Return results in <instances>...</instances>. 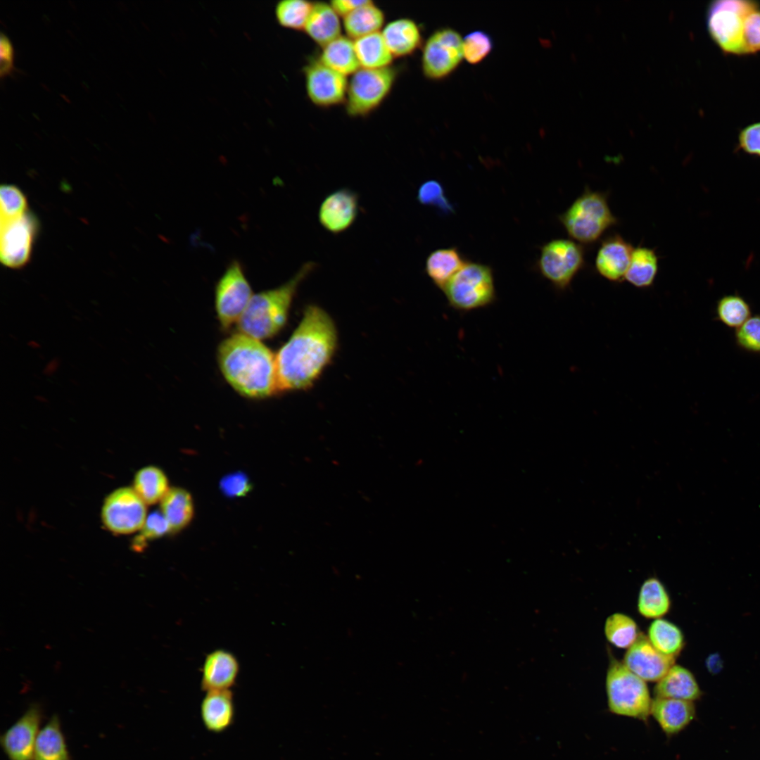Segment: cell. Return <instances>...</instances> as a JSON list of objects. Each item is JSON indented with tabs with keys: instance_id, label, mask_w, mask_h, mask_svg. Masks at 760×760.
<instances>
[{
	"instance_id": "ba28073f",
	"label": "cell",
	"mask_w": 760,
	"mask_h": 760,
	"mask_svg": "<svg viewBox=\"0 0 760 760\" xmlns=\"http://www.w3.org/2000/svg\"><path fill=\"white\" fill-rule=\"evenodd\" d=\"M398 70L391 66L369 69L360 68L348 80L344 103L350 117H365L379 108L393 89Z\"/></svg>"
},
{
	"instance_id": "ee69618b",
	"label": "cell",
	"mask_w": 760,
	"mask_h": 760,
	"mask_svg": "<svg viewBox=\"0 0 760 760\" xmlns=\"http://www.w3.org/2000/svg\"><path fill=\"white\" fill-rule=\"evenodd\" d=\"M738 145L744 152L760 157V122L747 125L740 131Z\"/></svg>"
},
{
	"instance_id": "ffe728a7",
	"label": "cell",
	"mask_w": 760,
	"mask_h": 760,
	"mask_svg": "<svg viewBox=\"0 0 760 760\" xmlns=\"http://www.w3.org/2000/svg\"><path fill=\"white\" fill-rule=\"evenodd\" d=\"M693 702L658 698L652 699L650 715L667 736L683 730L695 717Z\"/></svg>"
},
{
	"instance_id": "ac0fdd59",
	"label": "cell",
	"mask_w": 760,
	"mask_h": 760,
	"mask_svg": "<svg viewBox=\"0 0 760 760\" xmlns=\"http://www.w3.org/2000/svg\"><path fill=\"white\" fill-rule=\"evenodd\" d=\"M633 248L619 234L604 239L598 249L595 267L607 279L621 282L629 267Z\"/></svg>"
},
{
	"instance_id": "8fae6325",
	"label": "cell",
	"mask_w": 760,
	"mask_h": 760,
	"mask_svg": "<svg viewBox=\"0 0 760 760\" xmlns=\"http://www.w3.org/2000/svg\"><path fill=\"white\" fill-rule=\"evenodd\" d=\"M253 296L242 265L238 260L232 261L215 289V310L223 329L238 324Z\"/></svg>"
},
{
	"instance_id": "7dc6e473",
	"label": "cell",
	"mask_w": 760,
	"mask_h": 760,
	"mask_svg": "<svg viewBox=\"0 0 760 760\" xmlns=\"http://www.w3.org/2000/svg\"><path fill=\"white\" fill-rule=\"evenodd\" d=\"M369 0H333L330 5L341 17L344 18L357 8L367 4Z\"/></svg>"
},
{
	"instance_id": "c3c4849f",
	"label": "cell",
	"mask_w": 760,
	"mask_h": 760,
	"mask_svg": "<svg viewBox=\"0 0 760 760\" xmlns=\"http://www.w3.org/2000/svg\"><path fill=\"white\" fill-rule=\"evenodd\" d=\"M58 367V362L56 360H52L47 363L44 369V373L46 374H52L54 373Z\"/></svg>"
},
{
	"instance_id": "30bf717a",
	"label": "cell",
	"mask_w": 760,
	"mask_h": 760,
	"mask_svg": "<svg viewBox=\"0 0 760 760\" xmlns=\"http://www.w3.org/2000/svg\"><path fill=\"white\" fill-rule=\"evenodd\" d=\"M584 262V251L579 243L557 239L541 247L537 268L555 289L564 291L570 286Z\"/></svg>"
},
{
	"instance_id": "f35d334b",
	"label": "cell",
	"mask_w": 760,
	"mask_h": 760,
	"mask_svg": "<svg viewBox=\"0 0 760 760\" xmlns=\"http://www.w3.org/2000/svg\"><path fill=\"white\" fill-rule=\"evenodd\" d=\"M493 47V42L488 33L474 30L463 38V57L471 65L481 63L488 56Z\"/></svg>"
},
{
	"instance_id": "f546056e",
	"label": "cell",
	"mask_w": 760,
	"mask_h": 760,
	"mask_svg": "<svg viewBox=\"0 0 760 760\" xmlns=\"http://www.w3.org/2000/svg\"><path fill=\"white\" fill-rule=\"evenodd\" d=\"M353 41L360 68L379 69L391 66L394 57L381 32Z\"/></svg>"
},
{
	"instance_id": "7402d4cb",
	"label": "cell",
	"mask_w": 760,
	"mask_h": 760,
	"mask_svg": "<svg viewBox=\"0 0 760 760\" xmlns=\"http://www.w3.org/2000/svg\"><path fill=\"white\" fill-rule=\"evenodd\" d=\"M381 32L394 58L410 56L424 44L419 26L409 18L390 21Z\"/></svg>"
},
{
	"instance_id": "83f0119b",
	"label": "cell",
	"mask_w": 760,
	"mask_h": 760,
	"mask_svg": "<svg viewBox=\"0 0 760 760\" xmlns=\"http://www.w3.org/2000/svg\"><path fill=\"white\" fill-rule=\"evenodd\" d=\"M467 262L457 248H439L428 255L425 271L433 283L443 290L450 279Z\"/></svg>"
},
{
	"instance_id": "bcb514c9",
	"label": "cell",
	"mask_w": 760,
	"mask_h": 760,
	"mask_svg": "<svg viewBox=\"0 0 760 760\" xmlns=\"http://www.w3.org/2000/svg\"><path fill=\"white\" fill-rule=\"evenodd\" d=\"M13 49L10 39L3 32L0 34V75L3 77L13 68Z\"/></svg>"
},
{
	"instance_id": "52a82bcc",
	"label": "cell",
	"mask_w": 760,
	"mask_h": 760,
	"mask_svg": "<svg viewBox=\"0 0 760 760\" xmlns=\"http://www.w3.org/2000/svg\"><path fill=\"white\" fill-rule=\"evenodd\" d=\"M759 7L758 2L748 0H718L710 3L707 15V29L711 39L723 51L745 54V20Z\"/></svg>"
},
{
	"instance_id": "d6986e66",
	"label": "cell",
	"mask_w": 760,
	"mask_h": 760,
	"mask_svg": "<svg viewBox=\"0 0 760 760\" xmlns=\"http://www.w3.org/2000/svg\"><path fill=\"white\" fill-rule=\"evenodd\" d=\"M239 672V663L230 652L218 649L205 658L201 677V688L208 692L230 690Z\"/></svg>"
},
{
	"instance_id": "277c9868",
	"label": "cell",
	"mask_w": 760,
	"mask_h": 760,
	"mask_svg": "<svg viewBox=\"0 0 760 760\" xmlns=\"http://www.w3.org/2000/svg\"><path fill=\"white\" fill-rule=\"evenodd\" d=\"M571 238L579 243L590 244L617 223L612 213L607 194L586 188L559 216Z\"/></svg>"
},
{
	"instance_id": "74e56055",
	"label": "cell",
	"mask_w": 760,
	"mask_h": 760,
	"mask_svg": "<svg viewBox=\"0 0 760 760\" xmlns=\"http://www.w3.org/2000/svg\"><path fill=\"white\" fill-rule=\"evenodd\" d=\"M27 211V201L17 186L1 185L0 188V222L18 218Z\"/></svg>"
},
{
	"instance_id": "d4e9b609",
	"label": "cell",
	"mask_w": 760,
	"mask_h": 760,
	"mask_svg": "<svg viewBox=\"0 0 760 760\" xmlns=\"http://www.w3.org/2000/svg\"><path fill=\"white\" fill-rule=\"evenodd\" d=\"M33 760H72L57 714L53 715L40 728L34 745Z\"/></svg>"
},
{
	"instance_id": "4fadbf2b",
	"label": "cell",
	"mask_w": 760,
	"mask_h": 760,
	"mask_svg": "<svg viewBox=\"0 0 760 760\" xmlns=\"http://www.w3.org/2000/svg\"><path fill=\"white\" fill-rule=\"evenodd\" d=\"M37 230V220L29 212L0 222V258L5 266L16 269L27 263Z\"/></svg>"
},
{
	"instance_id": "7bdbcfd3",
	"label": "cell",
	"mask_w": 760,
	"mask_h": 760,
	"mask_svg": "<svg viewBox=\"0 0 760 760\" xmlns=\"http://www.w3.org/2000/svg\"><path fill=\"white\" fill-rule=\"evenodd\" d=\"M743 41L745 54L760 51V9L751 11L744 23Z\"/></svg>"
},
{
	"instance_id": "5b68a950",
	"label": "cell",
	"mask_w": 760,
	"mask_h": 760,
	"mask_svg": "<svg viewBox=\"0 0 760 760\" xmlns=\"http://www.w3.org/2000/svg\"><path fill=\"white\" fill-rule=\"evenodd\" d=\"M605 687L610 712L642 721L648 718L652 699L646 681L631 671L622 661L611 660Z\"/></svg>"
},
{
	"instance_id": "7c38bea8",
	"label": "cell",
	"mask_w": 760,
	"mask_h": 760,
	"mask_svg": "<svg viewBox=\"0 0 760 760\" xmlns=\"http://www.w3.org/2000/svg\"><path fill=\"white\" fill-rule=\"evenodd\" d=\"M147 517L146 504L130 487L120 488L110 493L101 509L103 525L116 534H130L140 531Z\"/></svg>"
},
{
	"instance_id": "e0dca14e",
	"label": "cell",
	"mask_w": 760,
	"mask_h": 760,
	"mask_svg": "<svg viewBox=\"0 0 760 760\" xmlns=\"http://www.w3.org/2000/svg\"><path fill=\"white\" fill-rule=\"evenodd\" d=\"M358 213V195L349 189L343 188L325 197L319 209L318 220L327 231L338 234L355 222Z\"/></svg>"
},
{
	"instance_id": "8992f818",
	"label": "cell",
	"mask_w": 760,
	"mask_h": 760,
	"mask_svg": "<svg viewBox=\"0 0 760 760\" xmlns=\"http://www.w3.org/2000/svg\"><path fill=\"white\" fill-rule=\"evenodd\" d=\"M442 291L449 305L462 312L488 307L497 298L492 268L478 262H467Z\"/></svg>"
},
{
	"instance_id": "9a60e30c",
	"label": "cell",
	"mask_w": 760,
	"mask_h": 760,
	"mask_svg": "<svg viewBox=\"0 0 760 760\" xmlns=\"http://www.w3.org/2000/svg\"><path fill=\"white\" fill-rule=\"evenodd\" d=\"M43 719L39 704H32L0 737V745L8 760H33L36 739Z\"/></svg>"
},
{
	"instance_id": "6da1fadb",
	"label": "cell",
	"mask_w": 760,
	"mask_h": 760,
	"mask_svg": "<svg viewBox=\"0 0 760 760\" xmlns=\"http://www.w3.org/2000/svg\"><path fill=\"white\" fill-rule=\"evenodd\" d=\"M337 344L331 316L318 305H308L291 336L275 353L279 391L310 387L331 362Z\"/></svg>"
},
{
	"instance_id": "7a4b0ae2",
	"label": "cell",
	"mask_w": 760,
	"mask_h": 760,
	"mask_svg": "<svg viewBox=\"0 0 760 760\" xmlns=\"http://www.w3.org/2000/svg\"><path fill=\"white\" fill-rule=\"evenodd\" d=\"M217 358L224 379L241 395L263 399L280 392L276 355L262 341L233 334L220 343Z\"/></svg>"
},
{
	"instance_id": "484cf974",
	"label": "cell",
	"mask_w": 760,
	"mask_h": 760,
	"mask_svg": "<svg viewBox=\"0 0 760 760\" xmlns=\"http://www.w3.org/2000/svg\"><path fill=\"white\" fill-rule=\"evenodd\" d=\"M342 19L345 35L355 40L381 32L385 25L386 17L384 12L369 0Z\"/></svg>"
},
{
	"instance_id": "5bb4252c",
	"label": "cell",
	"mask_w": 760,
	"mask_h": 760,
	"mask_svg": "<svg viewBox=\"0 0 760 760\" xmlns=\"http://www.w3.org/2000/svg\"><path fill=\"white\" fill-rule=\"evenodd\" d=\"M307 96L315 106L329 108L344 104L348 80L322 63L319 58L310 60L303 69Z\"/></svg>"
},
{
	"instance_id": "3957f363",
	"label": "cell",
	"mask_w": 760,
	"mask_h": 760,
	"mask_svg": "<svg viewBox=\"0 0 760 760\" xmlns=\"http://www.w3.org/2000/svg\"><path fill=\"white\" fill-rule=\"evenodd\" d=\"M317 266L308 261L282 285L253 294L237 324L239 331L260 341L277 335L286 324L299 286Z\"/></svg>"
},
{
	"instance_id": "cb8c5ba5",
	"label": "cell",
	"mask_w": 760,
	"mask_h": 760,
	"mask_svg": "<svg viewBox=\"0 0 760 760\" xmlns=\"http://www.w3.org/2000/svg\"><path fill=\"white\" fill-rule=\"evenodd\" d=\"M341 17L329 3L313 2L303 31L321 48L342 35Z\"/></svg>"
},
{
	"instance_id": "603a6c76",
	"label": "cell",
	"mask_w": 760,
	"mask_h": 760,
	"mask_svg": "<svg viewBox=\"0 0 760 760\" xmlns=\"http://www.w3.org/2000/svg\"><path fill=\"white\" fill-rule=\"evenodd\" d=\"M654 694L658 698L694 702L701 697L702 691L693 673L685 667L674 664L657 682Z\"/></svg>"
},
{
	"instance_id": "ab89813d",
	"label": "cell",
	"mask_w": 760,
	"mask_h": 760,
	"mask_svg": "<svg viewBox=\"0 0 760 760\" xmlns=\"http://www.w3.org/2000/svg\"><path fill=\"white\" fill-rule=\"evenodd\" d=\"M736 346L747 353L760 355V314L751 316L734 334Z\"/></svg>"
},
{
	"instance_id": "d6a6232c",
	"label": "cell",
	"mask_w": 760,
	"mask_h": 760,
	"mask_svg": "<svg viewBox=\"0 0 760 760\" xmlns=\"http://www.w3.org/2000/svg\"><path fill=\"white\" fill-rule=\"evenodd\" d=\"M658 271V257L652 248L638 246L633 248L625 279L638 288L650 286Z\"/></svg>"
},
{
	"instance_id": "f6af8a7d",
	"label": "cell",
	"mask_w": 760,
	"mask_h": 760,
	"mask_svg": "<svg viewBox=\"0 0 760 760\" xmlns=\"http://www.w3.org/2000/svg\"><path fill=\"white\" fill-rule=\"evenodd\" d=\"M220 488L227 495L241 496L249 491L251 485L246 476L241 473H235L222 479Z\"/></svg>"
},
{
	"instance_id": "44dd1931",
	"label": "cell",
	"mask_w": 760,
	"mask_h": 760,
	"mask_svg": "<svg viewBox=\"0 0 760 760\" xmlns=\"http://www.w3.org/2000/svg\"><path fill=\"white\" fill-rule=\"evenodd\" d=\"M204 727L211 733H220L234 723L235 706L231 690L206 692L200 707Z\"/></svg>"
},
{
	"instance_id": "60d3db41",
	"label": "cell",
	"mask_w": 760,
	"mask_h": 760,
	"mask_svg": "<svg viewBox=\"0 0 760 760\" xmlns=\"http://www.w3.org/2000/svg\"><path fill=\"white\" fill-rule=\"evenodd\" d=\"M417 201L422 205L436 207L445 213L453 211V207L445 195L443 186L436 180L422 184L417 192Z\"/></svg>"
},
{
	"instance_id": "9c48e42d",
	"label": "cell",
	"mask_w": 760,
	"mask_h": 760,
	"mask_svg": "<svg viewBox=\"0 0 760 760\" xmlns=\"http://www.w3.org/2000/svg\"><path fill=\"white\" fill-rule=\"evenodd\" d=\"M463 58V38L460 34L452 27L438 28L422 45V73L429 80H445L455 72Z\"/></svg>"
},
{
	"instance_id": "1f68e13d",
	"label": "cell",
	"mask_w": 760,
	"mask_h": 760,
	"mask_svg": "<svg viewBox=\"0 0 760 760\" xmlns=\"http://www.w3.org/2000/svg\"><path fill=\"white\" fill-rule=\"evenodd\" d=\"M647 637L659 652L673 658L681 652L685 645L684 635L679 627L661 618L650 623Z\"/></svg>"
},
{
	"instance_id": "e575fe53",
	"label": "cell",
	"mask_w": 760,
	"mask_h": 760,
	"mask_svg": "<svg viewBox=\"0 0 760 760\" xmlns=\"http://www.w3.org/2000/svg\"><path fill=\"white\" fill-rule=\"evenodd\" d=\"M716 319L730 329H737L751 316L749 303L739 294H727L716 302Z\"/></svg>"
},
{
	"instance_id": "4316f807",
	"label": "cell",
	"mask_w": 760,
	"mask_h": 760,
	"mask_svg": "<svg viewBox=\"0 0 760 760\" xmlns=\"http://www.w3.org/2000/svg\"><path fill=\"white\" fill-rule=\"evenodd\" d=\"M319 60L335 71L348 77L360 68L354 41L341 35L322 47Z\"/></svg>"
},
{
	"instance_id": "b9f144b4",
	"label": "cell",
	"mask_w": 760,
	"mask_h": 760,
	"mask_svg": "<svg viewBox=\"0 0 760 760\" xmlns=\"http://www.w3.org/2000/svg\"><path fill=\"white\" fill-rule=\"evenodd\" d=\"M140 536L135 538L134 546L141 549L145 544V540H148L163 536L170 532L169 524L160 512H153L148 515L140 530Z\"/></svg>"
},
{
	"instance_id": "8d00e7d4",
	"label": "cell",
	"mask_w": 760,
	"mask_h": 760,
	"mask_svg": "<svg viewBox=\"0 0 760 760\" xmlns=\"http://www.w3.org/2000/svg\"><path fill=\"white\" fill-rule=\"evenodd\" d=\"M312 5L306 0L281 1L275 8L277 20L285 28L303 31Z\"/></svg>"
},
{
	"instance_id": "836d02e7",
	"label": "cell",
	"mask_w": 760,
	"mask_h": 760,
	"mask_svg": "<svg viewBox=\"0 0 760 760\" xmlns=\"http://www.w3.org/2000/svg\"><path fill=\"white\" fill-rule=\"evenodd\" d=\"M133 484V489L146 505L160 502L170 489L166 475L155 466L140 469Z\"/></svg>"
},
{
	"instance_id": "d590c367",
	"label": "cell",
	"mask_w": 760,
	"mask_h": 760,
	"mask_svg": "<svg viewBox=\"0 0 760 760\" xmlns=\"http://www.w3.org/2000/svg\"><path fill=\"white\" fill-rule=\"evenodd\" d=\"M607 640L614 646L628 649L637 640L640 632L633 618L623 613H614L607 617L604 626Z\"/></svg>"
},
{
	"instance_id": "4dcf8cb0",
	"label": "cell",
	"mask_w": 760,
	"mask_h": 760,
	"mask_svg": "<svg viewBox=\"0 0 760 760\" xmlns=\"http://www.w3.org/2000/svg\"><path fill=\"white\" fill-rule=\"evenodd\" d=\"M638 610L644 617L659 619L665 615L671 607L669 593L663 583L652 577L642 584L638 597Z\"/></svg>"
},
{
	"instance_id": "2e32d148",
	"label": "cell",
	"mask_w": 760,
	"mask_h": 760,
	"mask_svg": "<svg viewBox=\"0 0 760 760\" xmlns=\"http://www.w3.org/2000/svg\"><path fill=\"white\" fill-rule=\"evenodd\" d=\"M622 662L645 681L657 682L675 664V658L659 652L647 637L640 633L635 642L627 649Z\"/></svg>"
},
{
	"instance_id": "f1b7e54d",
	"label": "cell",
	"mask_w": 760,
	"mask_h": 760,
	"mask_svg": "<svg viewBox=\"0 0 760 760\" xmlns=\"http://www.w3.org/2000/svg\"><path fill=\"white\" fill-rule=\"evenodd\" d=\"M194 512L191 494L181 488H170L160 501V512L167 520L170 532L186 527L192 519Z\"/></svg>"
}]
</instances>
